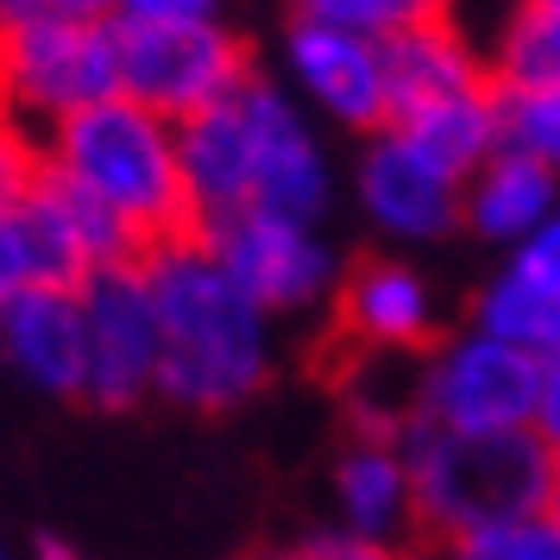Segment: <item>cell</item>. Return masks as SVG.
I'll use <instances>...</instances> for the list:
<instances>
[{"mask_svg": "<svg viewBox=\"0 0 560 560\" xmlns=\"http://www.w3.org/2000/svg\"><path fill=\"white\" fill-rule=\"evenodd\" d=\"M541 359L498 334L466 328L441 334L416 359V422L447 434H516L535 422Z\"/></svg>", "mask_w": 560, "mask_h": 560, "instance_id": "5", "label": "cell"}, {"mask_svg": "<svg viewBox=\"0 0 560 560\" xmlns=\"http://www.w3.org/2000/svg\"><path fill=\"white\" fill-rule=\"evenodd\" d=\"M278 70L283 89L334 132H372L390 127V82H384V45L378 38H359V32L322 26L290 13V26L278 38Z\"/></svg>", "mask_w": 560, "mask_h": 560, "instance_id": "10", "label": "cell"}, {"mask_svg": "<svg viewBox=\"0 0 560 560\" xmlns=\"http://www.w3.org/2000/svg\"><path fill=\"white\" fill-rule=\"evenodd\" d=\"M485 57L498 89H560V0H516Z\"/></svg>", "mask_w": 560, "mask_h": 560, "instance_id": "19", "label": "cell"}, {"mask_svg": "<svg viewBox=\"0 0 560 560\" xmlns=\"http://www.w3.org/2000/svg\"><path fill=\"white\" fill-rule=\"evenodd\" d=\"M253 560H322V541H290V548H258Z\"/></svg>", "mask_w": 560, "mask_h": 560, "instance_id": "31", "label": "cell"}, {"mask_svg": "<svg viewBox=\"0 0 560 560\" xmlns=\"http://www.w3.org/2000/svg\"><path fill=\"white\" fill-rule=\"evenodd\" d=\"M447 560H560V535L548 516H529V523L459 535V541H447Z\"/></svg>", "mask_w": 560, "mask_h": 560, "instance_id": "22", "label": "cell"}, {"mask_svg": "<svg viewBox=\"0 0 560 560\" xmlns=\"http://www.w3.org/2000/svg\"><path fill=\"white\" fill-rule=\"evenodd\" d=\"M0 353L32 390L82 397V384H89L82 296L77 290H20L13 303H0Z\"/></svg>", "mask_w": 560, "mask_h": 560, "instance_id": "13", "label": "cell"}, {"mask_svg": "<svg viewBox=\"0 0 560 560\" xmlns=\"http://www.w3.org/2000/svg\"><path fill=\"white\" fill-rule=\"evenodd\" d=\"M322 560H404L397 541H359V535H334L322 541Z\"/></svg>", "mask_w": 560, "mask_h": 560, "instance_id": "27", "label": "cell"}, {"mask_svg": "<svg viewBox=\"0 0 560 560\" xmlns=\"http://www.w3.org/2000/svg\"><path fill=\"white\" fill-rule=\"evenodd\" d=\"M390 127H404L447 171L472 177L491 152H504V95H498V82H485V89L447 95V102H434V107H416V114L390 120Z\"/></svg>", "mask_w": 560, "mask_h": 560, "instance_id": "17", "label": "cell"}, {"mask_svg": "<svg viewBox=\"0 0 560 560\" xmlns=\"http://www.w3.org/2000/svg\"><path fill=\"white\" fill-rule=\"evenodd\" d=\"M504 265H510V271H523L529 283H541L548 296H560V208L529 233V240H523V246H516V253L504 258Z\"/></svg>", "mask_w": 560, "mask_h": 560, "instance_id": "24", "label": "cell"}, {"mask_svg": "<svg viewBox=\"0 0 560 560\" xmlns=\"http://www.w3.org/2000/svg\"><path fill=\"white\" fill-rule=\"evenodd\" d=\"M472 328L498 334V340H510V347H523L535 359H555L560 353V296H548L523 271L498 265L479 283V296H472Z\"/></svg>", "mask_w": 560, "mask_h": 560, "instance_id": "18", "label": "cell"}, {"mask_svg": "<svg viewBox=\"0 0 560 560\" xmlns=\"http://www.w3.org/2000/svg\"><path fill=\"white\" fill-rule=\"evenodd\" d=\"M51 0H0V32L20 26V20H32V13H45Z\"/></svg>", "mask_w": 560, "mask_h": 560, "instance_id": "30", "label": "cell"}, {"mask_svg": "<svg viewBox=\"0 0 560 560\" xmlns=\"http://www.w3.org/2000/svg\"><path fill=\"white\" fill-rule=\"evenodd\" d=\"M384 82H390V120H404L416 107L485 89L491 82V57H485V45L466 26L429 20V26H409L397 38H384Z\"/></svg>", "mask_w": 560, "mask_h": 560, "instance_id": "15", "label": "cell"}, {"mask_svg": "<svg viewBox=\"0 0 560 560\" xmlns=\"http://www.w3.org/2000/svg\"><path fill=\"white\" fill-rule=\"evenodd\" d=\"M51 13H70V20H120V0H51Z\"/></svg>", "mask_w": 560, "mask_h": 560, "instance_id": "28", "label": "cell"}, {"mask_svg": "<svg viewBox=\"0 0 560 560\" xmlns=\"http://www.w3.org/2000/svg\"><path fill=\"white\" fill-rule=\"evenodd\" d=\"M560 208V171L548 164H535L523 152H491L466 177V233L485 240V246H504L516 253L523 240H529L548 214Z\"/></svg>", "mask_w": 560, "mask_h": 560, "instance_id": "16", "label": "cell"}, {"mask_svg": "<svg viewBox=\"0 0 560 560\" xmlns=\"http://www.w3.org/2000/svg\"><path fill=\"white\" fill-rule=\"evenodd\" d=\"M397 441H404L409 479H416V529L441 535V541L529 523L548 504L555 454L529 429L447 434V429H429V422H409Z\"/></svg>", "mask_w": 560, "mask_h": 560, "instance_id": "3", "label": "cell"}, {"mask_svg": "<svg viewBox=\"0 0 560 560\" xmlns=\"http://www.w3.org/2000/svg\"><path fill=\"white\" fill-rule=\"evenodd\" d=\"M32 560H89V555H82L77 541H63V535H45V541L32 548Z\"/></svg>", "mask_w": 560, "mask_h": 560, "instance_id": "29", "label": "cell"}, {"mask_svg": "<svg viewBox=\"0 0 560 560\" xmlns=\"http://www.w3.org/2000/svg\"><path fill=\"white\" fill-rule=\"evenodd\" d=\"M504 95V145L560 171V89H498Z\"/></svg>", "mask_w": 560, "mask_h": 560, "instance_id": "21", "label": "cell"}, {"mask_svg": "<svg viewBox=\"0 0 560 560\" xmlns=\"http://www.w3.org/2000/svg\"><path fill=\"white\" fill-rule=\"evenodd\" d=\"M158 308V397L196 416L240 409L278 365V322L228 278L202 233L164 240L139 258Z\"/></svg>", "mask_w": 560, "mask_h": 560, "instance_id": "1", "label": "cell"}, {"mask_svg": "<svg viewBox=\"0 0 560 560\" xmlns=\"http://www.w3.org/2000/svg\"><path fill=\"white\" fill-rule=\"evenodd\" d=\"M82 296V328H89V384L82 404L95 409H132L158 397V308H152V283L145 265H107L95 278L77 283Z\"/></svg>", "mask_w": 560, "mask_h": 560, "instance_id": "11", "label": "cell"}, {"mask_svg": "<svg viewBox=\"0 0 560 560\" xmlns=\"http://www.w3.org/2000/svg\"><path fill=\"white\" fill-rule=\"evenodd\" d=\"M107 95H120V20H70L45 7L0 32V107L32 132H51Z\"/></svg>", "mask_w": 560, "mask_h": 560, "instance_id": "4", "label": "cell"}, {"mask_svg": "<svg viewBox=\"0 0 560 560\" xmlns=\"http://www.w3.org/2000/svg\"><path fill=\"white\" fill-rule=\"evenodd\" d=\"M0 560H13V548H7V535H0Z\"/></svg>", "mask_w": 560, "mask_h": 560, "instance_id": "33", "label": "cell"}, {"mask_svg": "<svg viewBox=\"0 0 560 560\" xmlns=\"http://www.w3.org/2000/svg\"><path fill=\"white\" fill-rule=\"evenodd\" d=\"M334 510L340 535L359 541H397L416 529V479L397 434H353L347 454L334 459Z\"/></svg>", "mask_w": 560, "mask_h": 560, "instance_id": "14", "label": "cell"}, {"mask_svg": "<svg viewBox=\"0 0 560 560\" xmlns=\"http://www.w3.org/2000/svg\"><path fill=\"white\" fill-rule=\"evenodd\" d=\"M334 328L353 353L378 359H422L441 340V303L434 283L397 253L359 258L340 271L334 290Z\"/></svg>", "mask_w": 560, "mask_h": 560, "instance_id": "12", "label": "cell"}, {"mask_svg": "<svg viewBox=\"0 0 560 560\" xmlns=\"http://www.w3.org/2000/svg\"><path fill=\"white\" fill-rule=\"evenodd\" d=\"M45 171L89 189L107 214H120L145 253L196 233L189 189H183L177 120L139 107L132 95H107V102L57 120L45 132Z\"/></svg>", "mask_w": 560, "mask_h": 560, "instance_id": "2", "label": "cell"}, {"mask_svg": "<svg viewBox=\"0 0 560 560\" xmlns=\"http://www.w3.org/2000/svg\"><path fill=\"white\" fill-rule=\"evenodd\" d=\"M253 70V45L228 20H189V26H132L120 20V95L152 107L164 120H189L202 107L228 102Z\"/></svg>", "mask_w": 560, "mask_h": 560, "instance_id": "7", "label": "cell"}, {"mask_svg": "<svg viewBox=\"0 0 560 560\" xmlns=\"http://www.w3.org/2000/svg\"><path fill=\"white\" fill-rule=\"evenodd\" d=\"M290 13L303 20H322V26L359 32V38H397L409 26H429V20H447V0H290Z\"/></svg>", "mask_w": 560, "mask_h": 560, "instance_id": "20", "label": "cell"}, {"mask_svg": "<svg viewBox=\"0 0 560 560\" xmlns=\"http://www.w3.org/2000/svg\"><path fill=\"white\" fill-rule=\"evenodd\" d=\"M120 20H132V26H189V20H221V0H120Z\"/></svg>", "mask_w": 560, "mask_h": 560, "instance_id": "25", "label": "cell"}, {"mask_svg": "<svg viewBox=\"0 0 560 560\" xmlns=\"http://www.w3.org/2000/svg\"><path fill=\"white\" fill-rule=\"evenodd\" d=\"M353 202L365 228L390 246H434L466 228V177L422 152L404 127L359 139L353 158Z\"/></svg>", "mask_w": 560, "mask_h": 560, "instance_id": "9", "label": "cell"}, {"mask_svg": "<svg viewBox=\"0 0 560 560\" xmlns=\"http://www.w3.org/2000/svg\"><path fill=\"white\" fill-rule=\"evenodd\" d=\"M38 177H45V132H32L26 120L0 107V208L26 202Z\"/></svg>", "mask_w": 560, "mask_h": 560, "instance_id": "23", "label": "cell"}, {"mask_svg": "<svg viewBox=\"0 0 560 560\" xmlns=\"http://www.w3.org/2000/svg\"><path fill=\"white\" fill-rule=\"evenodd\" d=\"M529 434L555 454V466H560V353L555 359H541V390H535V422H529Z\"/></svg>", "mask_w": 560, "mask_h": 560, "instance_id": "26", "label": "cell"}, {"mask_svg": "<svg viewBox=\"0 0 560 560\" xmlns=\"http://www.w3.org/2000/svg\"><path fill=\"white\" fill-rule=\"evenodd\" d=\"M233 107H240V132H246V208L322 228L334 189H340L322 120L278 77H246L233 89Z\"/></svg>", "mask_w": 560, "mask_h": 560, "instance_id": "6", "label": "cell"}, {"mask_svg": "<svg viewBox=\"0 0 560 560\" xmlns=\"http://www.w3.org/2000/svg\"><path fill=\"white\" fill-rule=\"evenodd\" d=\"M541 516L555 523V535H560V466H555V485H548V504H541Z\"/></svg>", "mask_w": 560, "mask_h": 560, "instance_id": "32", "label": "cell"}, {"mask_svg": "<svg viewBox=\"0 0 560 560\" xmlns=\"http://www.w3.org/2000/svg\"><path fill=\"white\" fill-rule=\"evenodd\" d=\"M202 240H208V253L228 265V278L240 283L271 322L334 308L340 253H334V240L315 228V221H290V214L246 208V214H228V221L202 228Z\"/></svg>", "mask_w": 560, "mask_h": 560, "instance_id": "8", "label": "cell"}]
</instances>
